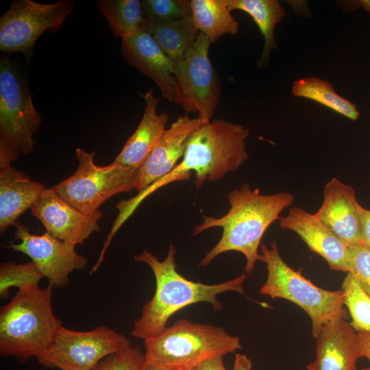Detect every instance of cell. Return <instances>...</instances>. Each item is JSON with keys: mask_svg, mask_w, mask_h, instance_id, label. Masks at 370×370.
Returning a JSON list of instances; mask_svg holds the SVG:
<instances>
[{"mask_svg": "<svg viewBox=\"0 0 370 370\" xmlns=\"http://www.w3.org/2000/svg\"><path fill=\"white\" fill-rule=\"evenodd\" d=\"M360 346L361 357H365L369 362L367 367L362 370H370V332H358Z\"/></svg>", "mask_w": 370, "mask_h": 370, "instance_id": "32", "label": "cell"}, {"mask_svg": "<svg viewBox=\"0 0 370 370\" xmlns=\"http://www.w3.org/2000/svg\"><path fill=\"white\" fill-rule=\"evenodd\" d=\"M232 370H252V362L245 354L237 353Z\"/></svg>", "mask_w": 370, "mask_h": 370, "instance_id": "34", "label": "cell"}, {"mask_svg": "<svg viewBox=\"0 0 370 370\" xmlns=\"http://www.w3.org/2000/svg\"><path fill=\"white\" fill-rule=\"evenodd\" d=\"M315 339L316 358L307 370H357L361 357L358 336L345 318L331 319Z\"/></svg>", "mask_w": 370, "mask_h": 370, "instance_id": "18", "label": "cell"}, {"mask_svg": "<svg viewBox=\"0 0 370 370\" xmlns=\"http://www.w3.org/2000/svg\"><path fill=\"white\" fill-rule=\"evenodd\" d=\"M73 6L69 0L52 3L12 1L0 18V51L4 54L20 53L29 61L37 39L45 32L60 30Z\"/></svg>", "mask_w": 370, "mask_h": 370, "instance_id": "9", "label": "cell"}, {"mask_svg": "<svg viewBox=\"0 0 370 370\" xmlns=\"http://www.w3.org/2000/svg\"><path fill=\"white\" fill-rule=\"evenodd\" d=\"M42 278L32 261L22 264L2 262L0 265V297L6 298L12 287L18 290L37 287Z\"/></svg>", "mask_w": 370, "mask_h": 370, "instance_id": "27", "label": "cell"}, {"mask_svg": "<svg viewBox=\"0 0 370 370\" xmlns=\"http://www.w3.org/2000/svg\"><path fill=\"white\" fill-rule=\"evenodd\" d=\"M199 370H227L224 365L223 356L208 359L199 365Z\"/></svg>", "mask_w": 370, "mask_h": 370, "instance_id": "33", "label": "cell"}, {"mask_svg": "<svg viewBox=\"0 0 370 370\" xmlns=\"http://www.w3.org/2000/svg\"><path fill=\"white\" fill-rule=\"evenodd\" d=\"M51 286L18 290L0 311V354L20 362L45 354L62 326L54 314Z\"/></svg>", "mask_w": 370, "mask_h": 370, "instance_id": "4", "label": "cell"}, {"mask_svg": "<svg viewBox=\"0 0 370 370\" xmlns=\"http://www.w3.org/2000/svg\"><path fill=\"white\" fill-rule=\"evenodd\" d=\"M45 188L11 164H0V232L14 226Z\"/></svg>", "mask_w": 370, "mask_h": 370, "instance_id": "20", "label": "cell"}, {"mask_svg": "<svg viewBox=\"0 0 370 370\" xmlns=\"http://www.w3.org/2000/svg\"><path fill=\"white\" fill-rule=\"evenodd\" d=\"M211 42L202 32L175 67L174 102L188 114L198 113L202 123L212 121L220 99V81L208 55Z\"/></svg>", "mask_w": 370, "mask_h": 370, "instance_id": "10", "label": "cell"}, {"mask_svg": "<svg viewBox=\"0 0 370 370\" xmlns=\"http://www.w3.org/2000/svg\"><path fill=\"white\" fill-rule=\"evenodd\" d=\"M342 290L345 296L344 305L352 317L351 326L358 332H370V297L351 273H347Z\"/></svg>", "mask_w": 370, "mask_h": 370, "instance_id": "26", "label": "cell"}, {"mask_svg": "<svg viewBox=\"0 0 370 370\" xmlns=\"http://www.w3.org/2000/svg\"><path fill=\"white\" fill-rule=\"evenodd\" d=\"M249 128L218 119L203 124L192 136L177 165L136 196L118 203L117 220L123 223L149 195L177 181L188 180L195 172L197 188L206 182L223 179L237 171L249 158L245 140Z\"/></svg>", "mask_w": 370, "mask_h": 370, "instance_id": "1", "label": "cell"}, {"mask_svg": "<svg viewBox=\"0 0 370 370\" xmlns=\"http://www.w3.org/2000/svg\"><path fill=\"white\" fill-rule=\"evenodd\" d=\"M282 230L293 231L310 251L319 254L330 269L349 273L348 246L337 237L315 214L299 207L291 208L288 214L279 219Z\"/></svg>", "mask_w": 370, "mask_h": 370, "instance_id": "16", "label": "cell"}, {"mask_svg": "<svg viewBox=\"0 0 370 370\" xmlns=\"http://www.w3.org/2000/svg\"><path fill=\"white\" fill-rule=\"evenodd\" d=\"M190 5L196 27L211 43L225 34L234 35L238 32V23L225 0H191Z\"/></svg>", "mask_w": 370, "mask_h": 370, "instance_id": "23", "label": "cell"}, {"mask_svg": "<svg viewBox=\"0 0 370 370\" xmlns=\"http://www.w3.org/2000/svg\"><path fill=\"white\" fill-rule=\"evenodd\" d=\"M145 356L138 347H130L103 359L94 370H144Z\"/></svg>", "mask_w": 370, "mask_h": 370, "instance_id": "29", "label": "cell"}, {"mask_svg": "<svg viewBox=\"0 0 370 370\" xmlns=\"http://www.w3.org/2000/svg\"><path fill=\"white\" fill-rule=\"evenodd\" d=\"M353 2L357 8H361L370 14V0H357Z\"/></svg>", "mask_w": 370, "mask_h": 370, "instance_id": "35", "label": "cell"}, {"mask_svg": "<svg viewBox=\"0 0 370 370\" xmlns=\"http://www.w3.org/2000/svg\"><path fill=\"white\" fill-rule=\"evenodd\" d=\"M30 209L47 232L74 246L84 244L93 232L100 230L101 210L85 214L60 197L53 188H45Z\"/></svg>", "mask_w": 370, "mask_h": 370, "instance_id": "13", "label": "cell"}, {"mask_svg": "<svg viewBox=\"0 0 370 370\" xmlns=\"http://www.w3.org/2000/svg\"><path fill=\"white\" fill-rule=\"evenodd\" d=\"M225 2L231 11L238 10L248 14L258 25L264 43L256 64L260 69L267 67L271 50L278 47L275 27L286 14L280 2L278 0H225Z\"/></svg>", "mask_w": 370, "mask_h": 370, "instance_id": "22", "label": "cell"}, {"mask_svg": "<svg viewBox=\"0 0 370 370\" xmlns=\"http://www.w3.org/2000/svg\"><path fill=\"white\" fill-rule=\"evenodd\" d=\"M14 236L18 243H10L7 247L28 256L42 275L49 281V286L62 288L69 282V274L75 270L84 269L86 258L79 255L75 246L59 240L48 232L34 234L19 221Z\"/></svg>", "mask_w": 370, "mask_h": 370, "instance_id": "12", "label": "cell"}, {"mask_svg": "<svg viewBox=\"0 0 370 370\" xmlns=\"http://www.w3.org/2000/svg\"><path fill=\"white\" fill-rule=\"evenodd\" d=\"M145 362L163 370H193L205 360L241 348V340L212 325L177 321L144 341Z\"/></svg>", "mask_w": 370, "mask_h": 370, "instance_id": "5", "label": "cell"}, {"mask_svg": "<svg viewBox=\"0 0 370 370\" xmlns=\"http://www.w3.org/2000/svg\"><path fill=\"white\" fill-rule=\"evenodd\" d=\"M360 207L353 187L333 177L325 185L322 205L314 214L347 246L362 245Z\"/></svg>", "mask_w": 370, "mask_h": 370, "instance_id": "15", "label": "cell"}, {"mask_svg": "<svg viewBox=\"0 0 370 370\" xmlns=\"http://www.w3.org/2000/svg\"><path fill=\"white\" fill-rule=\"evenodd\" d=\"M349 272L370 297V250L362 245L348 246Z\"/></svg>", "mask_w": 370, "mask_h": 370, "instance_id": "30", "label": "cell"}, {"mask_svg": "<svg viewBox=\"0 0 370 370\" xmlns=\"http://www.w3.org/2000/svg\"><path fill=\"white\" fill-rule=\"evenodd\" d=\"M193 370H199V367H196V368L194 369Z\"/></svg>", "mask_w": 370, "mask_h": 370, "instance_id": "37", "label": "cell"}, {"mask_svg": "<svg viewBox=\"0 0 370 370\" xmlns=\"http://www.w3.org/2000/svg\"><path fill=\"white\" fill-rule=\"evenodd\" d=\"M144 370H163L159 367H157L154 365L147 364L145 362V369Z\"/></svg>", "mask_w": 370, "mask_h": 370, "instance_id": "36", "label": "cell"}, {"mask_svg": "<svg viewBox=\"0 0 370 370\" xmlns=\"http://www.w3.org/2000/svg\"><path fill=\"white\" fill-rule=\"evenodd\" d=\"M203 124L198 117L190 118L187 114L178 116L171 124L138 169V192L169 173L177 165L190 138Z\"/></svg>", "mask_w": 370, "mask_h": 370, "instance_id": "14", "label": "cell"}, {"mask_svg": "<svg viewBox=\"0 0 370 370\" xmlns=\"http://www.w3.org/2000/svg\"><path fill=\"white\" fill-rule=\"evenodd\" d=\"M362 245L370 250V210L360 207Z\"/></svg>", "mask_w": 370, "mask_h": 370, "instance_id": "31", "label": "cell"}, {"mask_svg": "<svg viewBox=\"0 0 370 370\" xmlns=\"http://www.w3.org/2000/svg\"><path fill=\"white\" fill-rule=\"evenodd\" d=\"M41 117L32 100L27 81L19 66L6 54L0 59V140L15 153L28 155L34 151L33 136Z\"/></svg>", "mask_w": 370, "mask_h": 370, "instance_id": "8", "label": "cell"}, {"mask_svg": "<svg viewBox=\"0 0 370 370\" xmlns=\"http://www.w3.org/2000/svg\"><path fill=\"white\" fill-rule=\"evenodd\" d=\"M95 4L115 37L123 38L143 28L141 1L98 0Z\"/></svg>", "mask_w": 370, "mask_h": 370, "instance_id": "25", "label": "cell"}, {"mask_svg": "<svg viewBox=\"0 0 370 370\" xmlns=\"http://www.w3.org/2000/svg\"><path fill=\"white\" fill-rule=\"evenodd\" d=\"M95 151L77 148L78 166L73 175L53 186L55 192L78 210L88 214L116 194L137 190L138 169L114 160L107 166L94 162Z\"/></svg>", "mask_w": 370, "mask_h": 370, "instance_id": "7", "label": "cell"}, {"mask_svg": "<svg viewBox=\"0 0 370 370\" xmlns=\"http://www.w3.org/2000/svg\"><path fill=\"white\" fill-rule=\"evenodd\" d=\"M130 347L125 335L107 326L85 332L62 326L49 348L37 360L48 368L94 370L107 356Z\"/></svg>", "mask_w": 370, "mask_h": 370, "instance_id": "11", "label": "cell"}, {"mask_svg": "<svg viewBox=\"0 0 370 370\" xmlns=\"http://www.w3.org/2000/svg\"><path fill=\"white\" fill-rule=\"evenodd\" d=\"M140 95L145 103L143 118L114 160L135 169H139L149 156L165 132L169 121L166 113L158 114L159 99L154 96L152 88Z\"/></svg>", "mask_w": 370, "mask_h": 370, "instance_id": "19", "label": "cell"}, {"mask_svg": "<svg viewBox=\"0 0 370 370\" xmlns=\"http://www.w3.org/2000/svg\"><path fill=\"white\" fill-rule=\"evenodd\" d=\"M143 28L153 38L175 66L184 59L199 34L191 16L165 21H145Z\"/></svg>", "mask_w": 370, "mask_h": 370, "instance_id": "21", "label": "cell"}, {"mask_svg": "<svg viewBox=\"0 0 370 370\" xmlns=\"http://www.w3.org/2000/svg\"><path fill=\"white\" fill-rule=\"evenodd\" d=\"M141 3L145 21L148 22L182 19L192 14L189 0H143Z\"/></svg>", "mask_w": 370, "mask_h": 370, "instance_id": "28", "label": "cell"}, {"mask_svg": "<svg viewBox=\"0 0 370 370\" xmlns=\"http://www.w3.org/2000/svg\"><path fill=\"white\" fill-rule=\"evenodd\" d=\"M269 248L264 244L261 245L267 278L260 289V294L288 300L302 308L311 319L314 338L331 319L347 317L342 289L328 291L317 286L286 263L276 242H272Z\"/></svg>", "mask_w": 370, "mask_h": 370, "instance_id": "6", "label": "cell"}, {"mask_svg": "<svg viewBox=\"0 0 370 370\" xmlns=\"http://www.w3.org/2000/svg\"><path fill=\"white\" fill-rule=\"evenodd\" d=\"M176 250L171 243L165 259L159 260L148 250L135 256V261L147 264L152 270L156 280L153 297L143 306L140 317L134 321L132 331L134 337L144 341L160 334L166 327L170 317L181 309L190 305L206 302L214 311L223 309L217 295L227 291L244 293L243 284L247 274L226 282L206 284L190 280L177 271Z\"/></svg>", "mask_w": 370, "mask_h": 370, "instance_id": "3", "label": "cell"}, {"mask_svg": "<svg viewBox=\"0 0 370 370\" xmlns=\"http://www.w3.org/2000/svg\"><path fill=\"white\" fill-rule=\"evenodd\" d=\"M291 92L294 97L314 101L353 121L360 117L357 106L337 94L328 81L314 76L299 78L294 81Z\"/></svg>", "mask_w": 370, "mask_h": 370, "instance_id": "24", "label": "cell"}, {"mask_svg": "<svg viewBox=\"0 0 370 370\" xmlns=\"http://www.w3.org/2000/svg\"><path fill=\"white\" fill-rule=\"evenodd\" d=\"M121 53L130 65L159 86L161 95L174 102L175 65L144 28L121 38Z\"/></svg>", "mask_w": 370, "mask_h": 370, "instance_id": "17", "label": "cell"}, {"mask_svg": "<svg viewBox=\"0 0 370 370\" xmlns=\"http://www.w3.org/2000/svg\"><path fill=\"white\" fill-rule=\"evenodd\" d=\"M295 197L288 192L271 195L260 194L258 188L251 189L247 183L227 194L230 208L218 218L204 216L203 222L196 226L193 235L213 227H221L222 236L217 245L208 251L199 266L208 265L216 257L227 251H238L246 258L245 271L251 273L257 261L264 262L258 252L262 238L280 213L291 206Z\"/></svg>", "mask_w": 370, "mask_h": 370, "instance_id": "2", "label": "cell"}]
</instances>
